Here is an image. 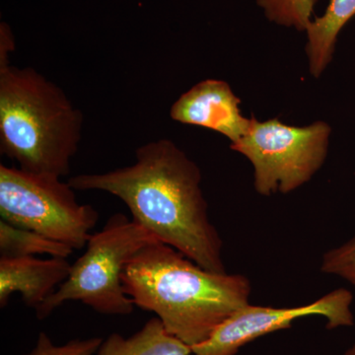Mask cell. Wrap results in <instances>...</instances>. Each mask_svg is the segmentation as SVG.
<instances>
[{
  "label": "cell",
  "instance_id": "6da1fadb",
  "mask_svg": "<svg viewBox=\"0 0 355 355\" xmlns=\"http://www.w3.org/2000/svg\"><path fill=\"white\" fill-rule=\"evenodd\" d=\"M195 161L172 140H153L135 150L133 164L80 174L67 183L76 191H101L120 198L132 219L158 240L198 266L225 273L221 236L209 218Z\"/></svg>",
  "mask_w": 355,
  "mask_h": 355
},
{
  "label": "cell",
  "instance_id": "7a4b0ae2",
  "mask_svg": "<svg viewBox=\"0 0 355 355\" xmlns=\"http://www.w3.org/2000/svg\"><path fill=\"white\" fill-rule=\"evenodd\" d=\"M123 284L135 306L154 313L166 330L191 347L249 304L252 294L246 275L210 272L160 241L130 259Z\"/></svg>",
  "mask_w": 355,
  "mask_h": 355
},
{
  "label": "cell",
  "instance_id": "3957f363",
  "mask_svg": "<svg viewBox=\"0 0 355 355\" xmlns=\"http://www.w3.org/2000/svg\"><path fill=\"white\" fill-rule=\"evenodd\" d=\"M83 114L57 84L0 55V153L23 171L70 173L83 137Z\"/></svg>",
  "mask_w": 355,
  "mask_h": 355
},
{
  "label": "cell",
  "instance_id": "277c9868",
  "mask_svg": "<svg viewBox=\"0 0 355 355\" xmlns=\"http://www.w3.org/2000/svg\"><path fill=\"white\" fill-rule=\"evenodd\" d=\"M158 241L149 231L125 214H114L104 227L91 234L85 253L71 266L69 277L39 310L46 319L64 303L78 301L108 316H128L135 310L123 289V273L139 250Z\"/></svg>",
  "mask_w": 355,
  "mask_h": 355
},
{
  "label": "cell",
  "instance_id": "5b68a950",
  "mask_svg": "<svg viewBox=\"0 0 355 355\" xmlns=\"http://www.w3.org/2000/svg\"><path fill=\"white\" fill-rule=\"evenodd\" d=\"M74 191L62 178L0 165L2 220L81 250L100 214L92 205L78 202Z\"/></svg>",
  "mask_w": 355,
  "mask_h": 355
},
{
  "label": "cell",
  "instance_id": "8992f818",
  "mask_svg": "<svg viewBox=\"0 0 355 355\" xmlns=\"http://www.w3.org/2000/svg\"><path fill=\"white\" fill-rule=\"evenodd\" d=\"M331 135V125L322 121L294 127L279 119L260 121L252 116L246 135L230 148L253 165L259 195H286L310 182L323 167Z\"/></svg>",
  "mask_w": 355,
  "mask_h": 355
},
{
  "label": "cell",
  "instance_id": "52a82bcc",
  "mask_svg": "<svg viewBox=\"0 0 355 355\" xmlns=\"http://www.w3.org/2000/svg\"><path fill=\"white\" fill-rule=\"evenodd\" d=\"M354 294L347 288L328 292L321 298L295 307L249 304L235 311L205 342L191 347V355H236L257 338L286 330L298 319L323 317L329 330L354 324Z\"/></svg>",
  "mask_w": 355,
  "mask_h": 355
},
{
  "label": "cell",
  "instance_id": "ba28073f",
  "mask_svg": "<svg viewBox=\"0 0 355 355\" xmlns=\"http://www.w3.org/2000/svg\"><path fill=\"white\" fill-rule=\"evenodd\" d=\"M240 104L226 81L205 79L181 95L172 105L170 116L184 125L214 130L235 144L246 135L252 121L243 116Z\"/></svg>",
  "mask_w": 355,
  "mask_h": 355
},
{
  "label": "cell",
  "instance_id": "9c48e42d",
  "mask_svg": "<svg viewBox=\"0 0 355 355\" xmlns=\"http://www.w3.org/2000/svg\"><path fill=\"white\" fill-rule=\"evenodd\" d=\"M71 266L64 258L0 257V306L18 293L26 306L39 310L69 277Z\"/></svg>",
  "mask_w": 355,
  "mask_h": 355
},
{
  "label": "cell",
  "instance_id": "30bf717a",
  "mask_svg": "<svg viewBox=\"0 0 355 355\" xmlns=\"http://www.w3.org/2000/svg\"><path fill=\"white\" fill-rule=\"evenodd\" d=\"M355 16V0H331L324 15L316 17L306 30V53L310 73L319 78L333 60L343 28Z\"/></svg>",
  "mask_w": 355,
  "mask_h": 355
},
{
  "label": "cell",
  "instance_id": "8fae6325",
  "mask_svg": "<svg viewBox=\"0 0 355 355\" xmlns=\"http://www.w3.org/2000/svg\"><path fill=\"white\" fill-rule=\"evenodd\" d=\"M191 352L190 345L171 335L154 317L128 338L111 334L103 340L96 355H191Z\"/></svg>",
  "mask_w": 355,
  "mask_h": 355
},
{
  "label": "cell",
  "instance_id": "7c38bea8",
  "mask_svg": "<svg viewBox=\"0 0 355 355\" xmlns=\"http://www.w3.org/2000/svg\"><path fill=\"white\" fill-rule=\"evenodd\" d=\"M74 250L64 243L29 230L0 221V257L21 258L48 254L51 258L67 259Z\"/></svg>",
  "mask_w": 355,
  "mask_h": 355
},
{
  "label": "cell",
  "instance_id": "4fadbf2b",
  "mask_svg": "<svg viewBox=\"0 0 355 355\" xmlns=\"http://www.w3.org/2000/svg\"><path fill=\"white\" fill-rule=\"evenodd\" d=\"M318 0H256L270 22L306 32L312 22Z\"/></svg>",
  "mask_w": 355,
  "mask_h": 355
},
{
  "label": "cell",
  "instance_id": "5bb4252c",
  "mask_svg": "<svg viewBox=\"0 0 355 355\" xmlns=\"http://www.w3.org/2000/svg\"><path fill=\"white\" fill-rule=\"evenodd\" d=\"M320 270L349 282L355 288V234L347 242L324 253Z\"/></svg>",
  "mask_w": 355,
  "mask_h": 355
},
{
  "label": "cell",
  "instance_id": "9a60e30c",
  "mask_svg": "<svg viewBox=\"0 0 355 355\" xmlns=\"http://www.w3.org/2000/svg\"><path fill=\"white\" fill-rule=\"evenodd\" d=\"M102 342L101 338H76L58 345L42 331L35 347L28 354L22 355H96Z\"/></svg>",
  "mask_w": 355,
  "mask_h": 355
},
{
  "label": "cell",
  "instance_id": "2e32d148",
  "mask_svg": "<svg viewBox=\"0 0 355 355\" xmlns=\"http://www.w3.org/2000/svg\"><path fill=\"white\" fill-rule=\"evenodd\" d=\"M343 355H355V343L352 347H349V349L345 350V354Z\"/></svg>",
  "mask_w": 355,
  "mask_h": 355
}]
</instances>
